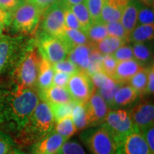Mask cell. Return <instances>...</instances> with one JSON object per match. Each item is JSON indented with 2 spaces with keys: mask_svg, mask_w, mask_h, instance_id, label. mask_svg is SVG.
I'll use <instances>...</instances> for the list:
<instances>
[{
  "mask_svg": "<svg viewBox=\"0 0 154 154\" xmlns=\"http://www.w3.org/2000/svg\"><path fill=\"white\" fill-rule=\"evenodd\" d=\"M116 154H153L140 133L134 131L116 144Z\"/></svg>",
  "mask_w": 154,
  "mask_h": 154,
  "instance_id": "obj_13",
  "label": "cell"
},
{
  "mask_svg": "<svg viewBox=\"0 0 154 154\" xmlns=\"http://www.w3.org/2000/svg\"><path fill=\"white\" fill-rule=\"evenodd\" d=\"M71 116L77 131H82L88 128L84 103H75Z\"/></svg>",
  "mask_w": 154,
  "mask_h": 154,
  "instance_id": "obj_29",
  "label": "cell"
},
{
  "mask_svg": "<svg viewBox=\"0 0 154 154\" xmlns=\"http://www.w3.org/2000/svg\"><path fill=\"white\" fill-rule=\"evenodd\" d=\"M66 140L53 129L32 145L31 153L32 154H57Z\"/></svg>",
  "mask_w": 154,
  "mask_h": 154,
  "instance_id": "obj_14",
  "label": "cell"
},
{
  "mask_svg": "<svg viewBox=\"0 0 154 154\" xmlns=\"http://www.w3.org/2000/svg\"><path fill=\"white\" fill-rule=\"evenodd\" d=\"M64 24L67 28L75 29L82 31L78 19L71 9L70 6L67 5L66 3L64 7Z\"/></svg>",
  "mask_w": 154,
  "mask_h": 154,
  "instance_id": "obj_38",
  "label": "cell"
},
{
  "mask_svg": "<svg viewBox=\"0 0 154 154\" xmlns=\"http://www.w3.org/2000/svg\"><path fill=\"white\" fill-rule=\"evenodd\" d=\"M54 130L66 140H69L77 131L72 116L65 117L57 122Z\"/></svg>",
  "mask_w": 154,
  "mask_h": 154,
  "instance_id": "obj_30",
  "label": "cell"
},
{
  "mask_svg": "<svg viewBox=\"0 0 154 154\" xmlns=\"http://www.w3.org/2000/svg\"><path fill=\"white\" fill-rule=\"evenodd\" d=\"M42 11L29 0H23L11 14V25L15 32L31 34L35 32Z\"/></svg>",
  "mask_w": 154,
  "mask_h": 154,
  "instance_id": "obj_4",
  "label": "cell"
},
{
  "mask_svg": "<svg viewBox=\"0 0 154 154\" xmlns=\"http://www.w3.org/2000/svg\"><path fill=\"white\" fill-rule=\"evenodd\" d=\"M140 8V4L138 1L129 0L123 10L120 22L128 36L137 25L138 14Z\"/></svg>",
  "mask_w": 154,
  "mask_h": 154,
  "instance_id": "obj_19",
  "label": "cell"
},
{
  "mask_svg": "<svg viewBox=\"0 0 154 154\" xmlns=\"http://www.w3.org/2000/svg\"><path fill=\"white\" fill-rule=\"evenodd\" d=\"M85 2L93 22H99L100 14L104 0H85Z\"/></svg>",
  "mask_w": 154,
  "mask_h": 154,
  "instance_id": "obj_35",
  "label": "cell"
},
{
  "mask_svg": "<svg viewBox=\"0 0 154 154\" xmlns=\"http://www.w3.org/2000/svg\"><path fill=\"white\" fill-rule=\"evenodd\" d=\"M143 68L134 59L119 61L117 63L112 79L121 84H128V81Z\"/></svg>",
  "mask_w": 154,
  "mask_h": 154,
  "instance_id": "obj_17",
  "label": "cell"
},
{
  "mask_svg": "<svg viewBox=\"0 0 154 154\" xmlns=\"http://www.w3.org/2000/svg\"><path fill=\"white\" fill-rule=\"evenodd\" d=\"M52 66L54 72L66 73V74H68L71 76L80 72L78 67L70 60H69L68 59L52 64Z\"/></svg>",
  "mask_w": 154,
  "mask_h": 154,
  "instance_id": "obj_36",
  "label": "cell"
},
{
  "mask_svg": "<svg viewBox=\"0 0 154 154\" xmlns=\"http://www.w3.org/2000/svg\"><path fill=\"white\" fill-rule=\"evenodd\" d=\"M126 42L114 36H108L98 43L93 44V46L97 49L101 54L108 55L112 54L116 49L124 45Z\"/></svg>",
  "mask_w": 154,
  "mask_h": 154,
  "instance_id": "obj_25",
  "label": "cell"
},
{
  "mask_svg": "<svg viewBox=\"0 0 154 154\" xmlns=\"http://www.w3.org/2000/svg\"><path fill=\"white\" fill-rule=\"evenodd\" d=\"M88 128L99 126L104 123L109 108L102 96L96 91L84 103Z\"/></svg>",
  "mask_w": 154,
  "mask_h": 154,
  "instance_id": "obj_11",
  "label": "cell"
},
{
  "mask_svg": "<svg viewBox=\"0 0 154 154\" xmlns=\"http://www.w3.org/2000/svg\"><path fill=\"white\" fill-rule=\"evenodd\" d=\"M154 91V68L153 64L147 67V88L146 95L153 94Z\"/></svg>",
  "mask_w": 154,
  "mask_h": 154,
  "instance_id": "obj_44",
  "label": "cell"
},
{
  "mask_svg": "<svg viewBox=\"0 0 154 154\" xmlns=\"http://www.w3.org/2000/svg\"><path fill=\"white\" fill-rule=\"evenodd\" d=\"M147 142L151 153L154 154V126H151L141 133Z\"/></svg>",
  "mask_w": 154,
  "mask_h": 154,
  "instance_id": "obj_43",
  "label": "cell"
},
{
  "mask_svg": "<svg viewBox=\"0 0 154 154\" xmlns=\"http://www.w3.org/2000/svg\"><path fill=\"white\" fill-rule=\"evenodd\" d=\"M129 113L136 131L140 134L154 124V106L151 101L138 102Z\"/></svg>",
  "mask_w": 154,
  "mask_h": 154,
  "instance_id": "obj_12",
  "label": "cell"
},
{
  "mask_svg": "<svg viewBox=\"0 0 154 154\" xmlns=\"http://www.w3.org/2000/svg\"><path fill=\"white\" fill-rule=\"evenodd\" d=\"M90 44H95L109 36L106 25L101 22H93L86 31Z\"/></svg>",
  "mask_w": 154,
  "mask_h": 154,
  "instance_id": "obj_27",
  "label": "cell"
},
{
  "mask_svg": "<svg viewBox=\"0 0 154 154\" xmlns=\"http://www.w3.org/2000/svg\"><path fill=\"white\" fill-rule=\"evenodd\" d=\"M134 59L141 66L151 65L153 61V51L149 44L143 43H134L132 47Z\"/></svg>",
  "mask_w": 154,
  "mask_h": 154,
  "instance_id": "obj_22",
  "label": "cell"
},
{
  "mask_svg": "<svg viewBox=\"0 0 154 154\" xmlns=\"http://www.w3.org/2000/svg\"><path fill=\"white\" fill-rule=\"evenodd\" d=\"M104 2L119 6V7H125V6H126L127 5V3L129 2V0H104Z\"/></svg>",
  "mask_w": 154,
  "mask_h": 154,
  "instance_id": "obj_48",
  "label": "cell"
},
{
  "mask_svg": "<svg viewBox=\"0 0 154 154\" xmlns=\"http://www.w3.org/2000/svg\"><path fill=\"white\" fill-rule=\"evenodd\" d=\"M154 22L153 9L149 7H142L138 11L137 23L139 24H152Z\"/></svg>",
  "mask_w": 154,
  "mask_h": 154,
  "instance_id": "obj_40",
  "label": "cell"
},
{
  "mask_svg": "<svg viewBox=\"0 0 154 154\" xmlns=\"http://www.w3.org/2000/svg\"><path fill=\"white\" fill-rule=\"evenodd\" d=\"M37 49L40 55L51 64L66 59L69 53L68 48L60 37L45 33L38 39Z\"/></svg>",
  "mask_w": 154,
  "mask_h": 154,
  "instance_id": "obj_8",
  "label": "cell"
},
{
  "mask_svg": "<svg viewBox=\"0 0 154 154\" xmlns=\"http://www.w3.org/2000/svg\"><path fill=\"white\" fill-rule=\"evenodd\" d=\"M70 8L78 19L82 31L86 32V31L92 24L93 21H92L91 15L89 14V11H88L85 3L83 2L77 4V5H71Z\"/></svg>",
  "mask_w": 154,
  "mask_h": 154,
  "instance_id": "obj_26",
  "label": "cell"
},
{
  "mask_svg": "<svg viewBox=\"0 0 154 154\" xmlns=\"http://www.w3.org/2000/svg\"><path fill=\"white\" fill-rule=\"evenodd\" d=\"M154 25L139 24L136 26L128 36V41L134 43H143L153 40Z\"/></svg>",
  "mask_w": 154,
  "mask_h": 154,
  "instance_id": "obj_23",
  "label": "cell"
},
{
  "mask_svg": "<svg viewBox=\"0 0 154 154\" xmlns=\"http://www.w3.org/2000/svg\"><path fill=\"white\" fill-rule=\"evenodd\" d=\"M76 101H72L67 103H61V104H49L52 111L54 119L55 122H58L65 117L71 116L72 112V109L74 108Z\"/></svg>",
  "mask_w": 154,
  "mask_h": 154,
  "instance_id": "obj_32",
  "label": "cell"
},
{
  "mask_svg": "<svg viewBox=\"0 0 154 154\" xmlns=\"http://www.w3.org/2000/svg\"><path fill=\"white\" fill-rule=\"evenodd\" d=\"M54 74V70L53 69L52 64L42 57L37 83H36V88L38 91L47 89L52 86Z\"/></svg>",
  "mask_w": 154,
  "mask_h": 154,
  "instance_id": "obj_21",
  "label": "cell"
},
{
  "mask_svg": "<svg viewBox=\"0 0 154 154\" xmlns=\"http://www.w3.org/2000/svg\"><path fill=\"white\" fill-rule=\"evenodd\" d=\"M80 137L91 154H116L114 139L103 124L84 131Z\"/></svg>",
  "mask_w": 154,
  "mask_h": 154,
  "instance_id": "obj_5",
  "label": "cell"
},
{
  "mask_svg": "<svg viewBox=\"0 0 154 154\" xmlns=\"http://www.w3.org/2000/svg\"><path fill=\"white\" fill-rule=\"evenodd\" d=\"M42 60L36 48H27L11 71L12 82L22 88H36Z\"/></svg>",
  "mask_w": 154,
  "mask_h": 154,
  "instance_id": "obj_3",
  "label": "cell"
},
{
  "mask_svg": "<svg viewBox=\"0 0 154 154\" xmlns=\"http://www.w3.org/2000/svg\"><path fill=\"white\" fill-rule=\"evenodd\" d=\"M91 44H84L75 47L69 53L67 59L78 67L80 72H87L90 63Z\"/></svg>",
  "mask_w": 154,
  "mask_h": 154,
  "instance_id": "obj_18",
  "label": "cell"
},
{
  "mask_svg": "<svg viewBox=\"0 0 154 154\" xmlns=\"http://www.w3.org/2000/svg\"><path fill=\"white\" fill-rule=\"evenodd\" d=\"M140 2L149 7H151L153 5V0H140Z\"/></svg>",
  "mask_w": 154,
  "mask_h": 154,
  "instance_id": "obj_50",
  "label": "cell"
},
{
  "mask_svg": "<svg viewBox=\"0 0 154 154\" xmlns=\"http://www.w3.org/2000/svg\"><path fill=\"white\" fill-rule=\"evenodd\" d=\"M128 84L137 92L138 96L143 97L146 96L147 88V68L140 69L128 81Z\"/></svg>",
  "mask_w": 154,
  "mask_h": 154,
  "instance_id": "obj_28",
  "label": "cell"
},
{
  "mask_svg": "<svg viewBox=\"0 0 154 154\" xmlns=\"http://www.w3.org/2000/svg\"><path fill=\"white\" fill-rule=\"evenodd\" d=\"M40 100L48 104H61L74 101L68 90L65 87L51 86L47 89L38 91Z\"/></svg>",
  "mask_w": 154,
  "mask_h": 154,
  "instance_id": "obj_15",
  "label": "cell"
},
{
  "mask_svg": "<svg viewBox=\"0 0 154 154\" xmlns=\"http://www.w3.org/2000/svg\"><path fill=\"white\" fill-rule=\"evenodd\" d=\"M14 147V142L9 134L0 131V154H8Z\"/></svg>",
  "mask_w": 154,
  "mask_h": 154,
  "instance_id": "obj_41",
  "label": "cell"
},
{
  "mask_svg": "<svg viewBox=\"0 0 154 154\" xmlns=\"http://www.w3.org/2000/svg\"><path fill=\"white\" fill-rule=\"evenodd\" d=\"M4 27H5V26H4L2 24H0V36H2V32H3Z\"/></svg>",
  "mask_w": 154,
  "mask_h": 154,
  "instance_id": "obj_53",
  "label": "cell"
},
{
  "mask_svg": "<svg viewBox=\"0 0 154 154\" xmlns=\"http://www.w3.org/2000/svg\"><path fill=\"white\" fill-rule=\"evenodd\" d=\"M40 101L37 88L0 86V128L19 133Z\"/></svg>",
  "mask_w": 154,
  "mask_h": 154,
  "instance_id": "obj_1",
  "label": "cell"
},
{
  "mask_svg": "<svg viewBox=\"0 0 154 154\" xmlns=\"http://www.w3.org/2000/svg\"><path fill=\"white\" fill-rule=\"evenodd\" d=\"M11 21V14L4 9L0 5V24L4 26L10 25Z\"/></svg>",
  "mask_w": 154,
  "mask_h": 154,
  "instance_id": "obj_46",
  "label": "cell"
},
{
  "mask_svg": "<svg viewBox=\"0 0 154 154\" xmlns=\"http://www.w3.org/2000/svg\"><path fill=\"white\" fill-rule=\"evenodd\" d=\"M138 94L128 84H122L118 88L113 98L110 109H124L137 101Z\"/></svg>",
  "mask_w": 154,
  "mask_h": 154,
  "instance_id": "obj_16",
  "label": "cell"
},
{
  "mask_svg": "<svg viewBox=\"0 0 154 154\" xmlns=\"http://www.w3.org/2000/svg\"><path fill=\"white\" fill-rule=\"evenodd\" d=\"M111 55L116 60L117 62L134 59L132 47L129 45H125V44L116 50Z\"/></svg>",
  "mask_w": 154,
  "mask_h": 154,
  "instance_id": "obj_39",
  "label": "cell"
},
{
  "mask_svg": "<svg viewBox=\"0 0 154 154\" xmlns=\"http://www.w3.org/2000/svg\"><path fill=\"white\" fill-rule=\"evenodd\" d=\"M15 149H16L17 154H32L31 152H27L26 151H24V150L19 149V148H15Z\"/></svg>",
  "mask_w": 154,
  "mask_h": 154,
  "instance_id": "obj_51",
  "label": "cell"
},
{
  "mask_svg": "<svg viewBox=\"0 0 154 154\" xmlns=\"http://www.w3.org/2000/svg\"><path fill=\"white\" fill-rule=\"evenodd\" d=\"M90 77H91L95 89H110L121 84L120 83L116 82L111 77L103 74L102 72L96 73Z\"/></svg>",
  "mask_w": 154,
  "mask_h": 154,
  "instance_id": "obj_31",
  "label": "cell"
},
{
  "mask_svg": "<svg viewBox=\"0 0 154 154\" xmlns=\"http://www.w3.org/2000/svg\"><path fill=\"white\" fill-rule=\"evenodd\" d=\"M54 119L48 103L40 100L24 128L18 133L17 140L23 146L33 145L54 129Z\"/></svg>",
  "mask_w": 154,
  "mask_h": 154,
  "instance_id": "obj_2",
  "label": "cell"
},
{
  "mask_svg": "<svg viewBox=\"0 0 154 154\" xmlns=\"http://www.w3.org/2000/svg\"><path fill=\"white\" fill-rule=\"evenodd\" d=\"M57 154H86L82 145L76 140H69L63 143Z\"/></svg>",
  "mask_w": 154,
  "mask_h": 154,
  "instance_id": "obj_34",
  "label": "cell"
},
{
  "mask_svg": "<svg viewBox=\"0 0 154 154\" xmlns=\"http://www.w3.org/2000/svg\"><path fill=\"white\" fill-rule=\"evenodd\" d=\"M21 0H0V5L4 9L12 14Z\"/></svg>",
  "mask_w": 154,
  "mask_h": 154,
  "instance_id": "obj_45",
  "label": "cell"
},
{
  "mask_svg": "<svg viewBox=\"0 0 154 154\" xmlns=\"http://www.w3.org/2000/svg\"><path fill=\"white\" fill-rule=\"evenodd\" d=\"M106 25L109 36L121 38V39L124 40L125 42L128 41V34L125 30L124 26L120 21L109 22Z\"/></svg>",
  "mask_w": 154,
  "mask_h": 154,
  "instance_id": "obj_33",
  "label": "cell"
},
{
  "mask_svg": "<svg viewBox=\"0 0 154 154\" xmlns=\"http://www.w3.org/2000/svg\"><path fill=\"white\" fill-rule=\"evenodd\" d=\"M63 0H57L44 11L42 29L49 35L60 36L66 26L64 24V7Z\"/></svg>",
  "mask_w": 154,
  "mask_h": 154,
  "instance_id": "obj_9",
  "label": "cell"
},
{
  "mask_svg": "<svg viewBox=\"0 0 154 154\" xmlns=\"http://www.w3.org/2000/svg\"><path fill=\"white\" fill-rule=\"evenodd\" d=\"M70 76L71 75L66 74V73L54 72L52 80V85L66 88Z\"/></svg>",
  "mask_w": 154,
  "mask_h": 154,
  "instance_id": "obj_42",
  "label": "cell"
},
{
  "mask_svg": "<svg viewBox=\"0 0 154 154\" xmlns=\"http://www.w3.org/2000/svg\"><path fill=\"white\" fill-rule=\"evenodd\" d=\"M67 5L71 6L74 5H77V4L83 3L85 0H63Z\"/></svg>",
  "mask_w": 154,
  "mask_h": 154,
  "instance_id": "obj_49",
  "label": "cell"
},
{
  "mask_svg": "<svg viewBox=\"0 0 154 154\" xmlns=\"http://www.w3.org/2000/svg\"><path fill=\"white\" fill-rule=\"evenodd\" d=\"M70 52L75 47L84 44H91L86 33L79 29L65 27L63 34L60 36Z\"/></svg>",
  "mask_w": 154,
  "mask_h": 154,
  "instance_id": "obj_20",
  "label": "cell"
},
{
  "mask_svg": "<svg viewBox=\"0 0 154 154\" xmlns=\"http://www.w3.org/2000/svg\"><path fill=\"white\" fill-rule=\"evenodd\" d=\"M29 1L36 6L42 11H44L57 0H29Z\"/></svg>",
  "mask_w": 154,
  "mask_h": 154,
  "instance_id": "obj_47",
  "label": "cell"
},
{
  "mask_svg": "<svg viewBox=\"0 0 154 154\" xmlns=\"http://www.w3.org/2000/svg\"><path fill=\"white\" fill-rule=\"evenodd\" d=\"M66 88L72 99L81 103H85L95 91L91 77L82 72L72 75Z\"/></svg>",
  "mask_w": 154,
  "mask_h": 154,
  "instance_id": "obj_10",
  "label": "cell"
},
{
  "mask_svg": "<svg viewBox=\"0 0 154 154\" xmlns=\"http://www.w3.org/2000/svg\"><path fill=\"white\" fill-rule=\"evenodd\" d=\"M124 8L104 2L100 14L99 22L106 24L109 22L120 21Z\"/></svg>",
  "mask_w": 154,
  "mask_h": 154,
  "instance_id": "obj_24",
  "label": "cell"
},
{
  "mask_svg": "<svg viewBox=\"0 0 154 154\" xmlns=\"http://www.w3.org/2000/svg\"><path fill=\"white\" fill-rule=\"evenodd\" d=\"M117 61L111 54L103 55L101 62V72L112 78L114 74Z\"/></svg>",
  "mask_w": 154,
  "mask_h": 154,
  "instance_id": "obj_37",
  "label": "cell"
},
{
  "mask_svg": "<svg viewBox=\"0 0 154 154\" xmlns=\"http://www.w3.org/2000/svg\"><path fill=\"white\" fill-rule=\"evenodd\" d=\"M8 154H17V151H16V149H15V148H14V147L13 148V149H11L10 151L9 152V153H8Z\"/></svg>",
  "mask_w": 154,
  "mask_h": 154,
  "instance_id": "obj_52",
  "label": "cell"
},
{
  "mask_svg": "<svg viewBox=\"0 0 154 154\" xmlns=\"http://www.w3.org/2000/svg\"><path fill=\"white\" fill-rule=\"evenodd\" d=\"M103 125L112 135L116 145L128 134L136 131L129 111L123 109H109Z\"/></svg>",
  "mask_w": 154,
  "mask_h": 154,
  "instance_id": "obj_6",
  "label": "cell"
},
{
  "mask_svg": "<svg viewBox=\"0 0 154 154\" xmlns=\"http://www.w3.org/2000/svg\"><path fill=\"white\" fill-rule=\"evenodd\" d=\"M22 37L0 36V74L12 71L26 49Z\"/></svg>",
  "mask_w": 154,
  "mask_h": 154,
  "instance_id": "obj_7",
  "label": "cell"
}]
</instances>
